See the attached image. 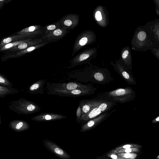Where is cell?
Wrapping results in <instances>:
<instances>
[{
  "instance_id": "1",
  "label": "cell",
  "mask_w": 159,
  "mask_h": 159,
  "mask_svg": "<svg viewBox=\"0 0 159 159\" xmlns=\"http://www.w3.org/2000/svg\"><path fill=\"white\" fill-rule=\"evenodd\" d=\"M9 107L18 114L24 115L34 113L41 110L39 106L34 102L22 98L11 102Z\"/></svg>"
},
{
  "instance_id": "2",
  "label": "cell",
  "mask_w": 159,
  "mask_h": 159,
  "mask_svg": "<svg viewBox=\"0 0 159 159\" xmlns=\"http://www.w3.org/2000/svg\"><path fill=\"white\" fill-rule=\"evenodd\" d=\"M48 91H70L77 89H90L89 86L82 83L72 82L63 83H52L49 84L47 83Z\"/></svg>"
},
{
  "instance_id": "3",
  "label": "cell",
  "mask_w": 159,
  "mask_h": 159,
  "mask_svg": "<svg viewBox=\"0 0 159 159\" xmlns=\"http://www.w3.org/2000/svg\"><path fill=\"white\" fill-rule=\"evenodd\" d=\"M109 103L106 102L99 103L88 113L82 115L79 121H86L96 117L109 108Z\"/></svg>"
},
{
  "instance_id": "4",
  "label": "cell",
  "mask_w": 159,
  "mask_h": 159,
  "mask_svg": "<svg viewBox=\"0 0 159 159\" xmlns=\"http://www.w3.org/2000/svg\"><path fill=\"white\" fill-rule=\"evenodd\" d=\"M70 32L69 30H65L61 27L48 33L44 34L40 37L43 42L47 43L57 42L60 40Z\"/></svg>"
},
{
  "instance_id": "5",
  "label": "cell",
  "mask_w": 159,
  "mask_h": 159,
  "mask_svg": "<svg viewBox=\"0 0 159 159\" xmlns=\"http://www.w3.org/2000/svg\"><path fill=\"white\" fill-rule=\"evenodd\" d=\"M90 32L85 30L80 34L76 38L72 49L73 57L78 51L91 41Z\"/></svg>"
},
{
  "instance_id": "6",
  "label": "cell",
  "mask_w": 159,
  "mask_h": 159,
  "mask_svg": "<svg viewBox=\"0 0 159 159\" xmlns=\"http://www.w3.org/2000/svg\"><path fill=\"white\" fill-rule=\"evenodd\" d=\"M58 21L61 28L67 30H72L79 23V15L70 14L63 16Z\"/></svg>"
},
{
  "instance_id": "7",
  "label": "cell",
  "mask_w": 159,
  "mask_h": 159,
  "mask_svg": "<svg viewBox=\"0 0 159 159\" xmlns=\"http://www.w3.org/2000/svg\"><path fill=\"white\" fill-rule=\"evenodd\" d=\"M43 143L47 149L61 159H69L71 158L68 153L53 142L45 139Z\"/></svg>"
},
{
  "instance_id": "8",
  "label": "cell",
  "mask_w": 159,
  "mask_h": 159,
  "mask_svg": "<svg viewBox=\"0 0 159 159\" xmlns=\"http://www.w3.org/2000/svg\"><path fill=\"white\" fill-rule=\"evenodd\" d=\"M44 27L39 25L30 26L24 28L16 34H25L29 39L40 37L44 34Z\"/></svg>"
},
{
  "instance_id": "9",
  "label": "cell",
  "mask_w": 159,
  "mask_h": 159,
  "mask_svg": "<svg viewBox=\"0 0 159 159\" xmlns=\"http://www.w3.org/2000/svg\"><path fill=\"white\" fill-rule=\"evenodd\" d=\"M91 88L77 89L70 91H52L47 92L48 94L61 96L77 97L88 94L90 93Z\"/></svg>"
},
{
  "instance_id": "10",
  "label": "cell",
  "mask_w": 159,
  "mask_h": 159,
  "mask_svg": "<svg viewBox=\"0 0 159 159\" xmlns=\"http://www.w3.org/2000/svg\"><path fill=\"white\" fill-rule=\"evenodd\" d=\"M67 117L60 114L54 113H42L31 118L32 120L39 122L57 120Z\"/></svg>"
},
{
  "instance_id": "11",
  "label": "cell",
  "mask_w": 159,
  "mask_h": 159,
  "mask_svg": "<svg viewBox=\"0 0 159 159\" xmlns=\"http://www.w3.org/2000/svg\"><path fill=\"white\" fill-rule=\"evenodd\" d=\"M91 55V52L89 50L81 52L71 59L70 67H73L84 63L90 57Z\"/></svg>"
},
{
  "instance_id": "12",
  "label": "cell",
  "mask_w": 159,
  "mask_h": 159,
  "mask_svg": "<svg viewBox=\"0 0 159 159\" xmlns=\"http://www.w3.org/2000/svg\"><path fill=\"white\" fill-rule=\"evenodd\" d=\"M9 126L11 129L17 132L24 131L30 127V125L28 123L22 120H12L10 122Z\"/></svg>"
},
{
  "instance_id": "13",
  "label": "cell",
  "mask_w": 159,
  "mask_h": 159,
  "mask_svg": "<svg viewBox=\"0 0 159 159\" xmlns=\"http://www.w3.org/2000/svg\"><path fill=\"white\" fill-rule=\"evenodd\" d=\"M43 42L40 39H32L25 42H22L18 45L8 50L10 51H19L28 47L38 45Z\"/></svg>"
},
{
  "instance_id": "14",
  "label": "cell",
  "mask_w": 159,
  "mask_h": 159,
  "mask_svg": "<svg viewBox=\"0 0 159 159\" xmlns=\"http://www.w3.org/2000/svg\"><path fill=\"white\" fill-rule=\"evenodd\" d=\"M47 44V43H46L43 42L38 45L28 47L24 49L18 51L14 54L8 55L6 57L7 59L16 58L20 57L30 53L34 50L43 47Z\"/></svg>"
},
{
  "instance_id": "15",
  "label": "cell",
  "mask_w": 159,
  "mask_h": 159,
  "mask_svg": "<svg viewBox=\"0 0 159 159\" xmlns=\"http://www.w3.org/2000/svg\"><path fill=\"white\" fill-rule=\"evenodd\" d=\"M45 83L44 80H40L35 82L28 87V92L34 94L44 93L43 87Z\"/></svg>"
},
{
  "instance_id": "16",
  "label": "cell",
  "mask_w": 159,
  "mask_h": 159,
  "mask_svg": "<svg viewBox=\"0 0 159 159\" xmlns=\"http://www.w3.org/2000/svg\"><path fill=\"white\" fill-rule=\"evenodd\" d=\"M29 39L25 34H16L3 38L0 42V49L5 45L15 42Z\"/></svg>"
},
{
  "instance_id": "17",
  "label": "cell",
  "mask_w": 159,
  "mask_h": 159,
  "mask_svg": "<svg viewBox=\"0 0 159 159\" xmlns=\"http://www.w3.org/2000/svg\"><path fill=\"white\" fill-rule=\"evenodd\" d=\"M130 90L127 89H119L115 90L110 92L108 94L110 97H112V98H115L116 100L117 98V100H118L119 98L120 100L121 98H125L126 100L127 97L129 96V92Z\"/></svg>"
},
{
  "instance_id": "18",
  "label": "cell",
  "mask_w": 159,
  "mask_h": 159,
  "mask_svg": "<svg viewBox=\"0 0 159 159\" xmlns=\"http://www.w3.org/2000/svg\"><path fill=\"white\" fill-rule=\"evenodd\" d=\"M102 116L95 117L89 120L82 125L81 127L80 131L84 132L89 131L94 127L102 119Z\"/></svg>"
},
{
  "instance_id": "19",
  "label": "cell",
  "mask_w": 159,
  "mask_h": 159,
  "mask_svg": "<svg viewBox=\"0 0 159 159\" xmlns=\"http://www.w3.org/2000/svg\"><path fill=\"white\" fill-rule=\"evenodd\" d=\"M20 91L19 90L12 87H7L0 85V97H5L7 95L16 93Z\"/></svg>"
},
{
  "instance_id": "20",
  "label": "cell",
  "mask_w": 159,
  "mask_h": 159,
  "mask_svg": "<svg viewBox=\"0 0 159 159\" xmlns=\"http://www.w3.org/2000/svg\"><path fill=\"white\" fill-rule=\"evenodd\" d=\"M32 39H33L32 38L28 39L7 44L0 49V52L5 50H8L18 45L22 42H25Z\"/></svg>"
},
{
  "instance_id": "21",
  "label": "cell",
  "mask_w": 159,
  "mask_h": 159,
  "mask_svg": "<svg viewBox=\"0 0 159 159\" xmlns=\"http://www.w3.org/2000/svg\"><path fill=\"white\" fill-rule=\"evenodd\" d=\"M44 27V34H46L58 29L61 27L58 20L54 23L46 25Z\"/></svg>"
},
{
  "instance_id": "22",
  "label": "cell",
  "mask_w": 159,
  "mask_h": 159,
  "mask_svg": "<svg viewBox=\"0 0 159 159\" xmlns=\"http://www.w3.org/2000/svg\"><path fill=\"white\" fill-rule=\"evenodd\" d=\"M0 85L7 87H12V84L6 76L0 74Z\"/></svg>"
},
{
  "instance_id": "23",
  "label": "cell",
  "mask_w": 159,
  "mask_h": 159,
  "mask_svg": "<svg viewBox=\"0 0 159 159\" xmlns=\"http://www.w3.org/2000/svg\"><path fill=\"white\" fill-rule=\"evenodd\" d=\"M135 154H132L130 153H120L118 154V155L122 157L125 158L133 159L135 158L137 156Z\"/></svg>"
},
{
  "instance_id": "24",
  "label": "cell",
  "mask_w": 159,
  "mask_h": 159,
  "mask_svg": "<svg viewBox=\"0 0 159 159\" xmlns=\"http://www.w3.org/2000/svg\"><path fill=\"white\" fill-rule=\"evenodd\" d=\"M137 36L139 40L143 41L145 39L146 37V34L144 32L141 31L138 33Z\"/></svg>"
},
{
  "instance_id": "25",
  "label": "cell",
  "mask_w": 159,
  "mask_h": 159,
  "mask_svg": "<svg viewBox=\"0 0 159 159\" xmlns=\"http://www.w3.org/2000/svg\"><path fill=\"white\" fill-rule=\"evenodd\" d=\"M95 79L98 81H102L104 79V77L102 74L99 72L95 73L94 75Z\"/></svg>"
},
{
  "instance_id": "26",
  "label": "cell",
  "mask_w": 159,
  "mask_h": 159,
  "mask_svg": "<svg viewBox=\"0 0 159 159\" xmlns=\"http://www.w3.org/2000/svg\"><path fill=\"white\" fill-rule=\"evenodd\" d=\"M81 107L79 104L76 112V120L78 123L81 116Z\"/></svg>"
},
{
  "instance_id": "27",
  "label": "cell",
  "mask_w": 159,
  "mask_h": 159,
  "mask_svg": "<svg viewBox=\"0 0 159 159\" xmlns=\"http://www.w3.org/2000/svg\"><path fill=\"white\" fill-rule=\"evenodd\" d=\"M139 147V145H138L137 144H126L125 145L123 146L120 147H118L117 148V150H119L122 149V148H123L124 149H126V148H130L131 147Z\"/></svg>"
},
{
  "instance_id": "28",
  "label": "cell",
  "mask_w": 159,
  "mask_h": 159,
  "mask_svg": "<svg viewBox=\"0 0 159 159\" xmlns=\"http://www.w3.org/2000/svg\"><path fill=\"white\" fill-rule=\"evenodd\" d=\"M95 17L96 19L98 21L101 20L102 19L101 14L99 11H97L96 12Z\"/></svg>"
},
{
  "instance_id": "29",
  "label": "cell",
  "mask_w": 159,
  "mask_h": 159,
  "mask_svg": "<svg viewBox=\"0 0 159 159\" xmlns=\"http://www.w3.org/2000/svg\"><path fill=\"white\" fill-rule=\"evenodd\" d=\"M12 0H0V10L5 4H7Z\"/></svg>"
},
{
  "instance_id": "30",
  "label": "cell",
  "mask_w": 159,
  "mask_h": 159,
  "mask_svg": "<svg viewBox=\"0 0 159 159\" xmlns=\"http://www.w3.org/2000/svg\"><path fill=\"white\" fill-rule=\"evenodd\" d=\"M122 74L124 78H125V79L128 80H129L130 78V75L126 71H123L122 73Z\"/></svg>"
},
{
  "instance_id": "31",
  "label": "cell",
  "mask_w": 159,
  "mask_h": 159,
  "mask_svg": "<svg viewBox=\"0 0 159 159\" xmlns=\"http://www.w3.org/2000/svg\"><path fill=\"white\" fill-rule=\"evenodd\" d=\"M129 54V51L127 50H125L122 55V57L123 59L126 58Z\"/></svg>"
},
{
  "instance_id": "32",
  "label": "cell",
  "mask_w": 159,
  "mask_h": 159,
  "mask_svg": "<svg viewBox=\"0 0 159 159\" xmlns=\"http://www.w3.org/2000/svg\"><path fill=\"white\" fill-rule=\"evenodd\" d=\"M107 155H110V157L111 158L113 159H120L119 158H118V157L117 155L115 154H108Z\"/></svg>"
},
{
  "instance_id": "33",
  "label": "cell",
  "mask_w": 159,
  "mask_h": 159,
  "mask_svg": "<svg viewBox=\"0 0 159 159\" xmlns=\"http://www.w3.org/2000/svg\"><path fill=\"white\" fill-rule=\"evenodd\" d=\"M132 148H131L125 149V152L126 153H130L132 151Z\"/></svg>"
},
{
  "instance_id": "34",
  "label": "cell",
  "mask_w": 159,
  "mask_h": 159,
  "mask_svg": "<svg viewBox=\"0 0 159 159\" xmlns=\"http://www.w3.org/2000/svg\"><path fill=\"white\" fill-rule=\"evenodd\" d=\"M156 121H159V117L158 116L156 119Z\"/></svg>"
},
{
  "instance_id": "35",
  "label": "cell",
  "mask_w": 159,
  "mask_h": 159,
  "mask_svg": "<svg viewBox=\"0 0 159 159\" xmlns=\"http://www.w3.org/2000/svg\"><path fill=\"white\" fill-rule=\"evenodd\" d=\"M97 159H108V158H101L100 157H98V158Z\"/></svg>"
},
{
  "instance_id": "36",
  "label": "cell",
  "mask_w": 159,
  "mask_h": 159,
  "mask_svg": "<svg viewBox=\"0 0 159 159\" xmlns=\"http://www.w3.org/2000/svg\"><path fill=\"white\" fill-rule=\"evenodd\" d=\"M1 124V117L0 116V125Z\"/></svg>"
}]
</instances>
